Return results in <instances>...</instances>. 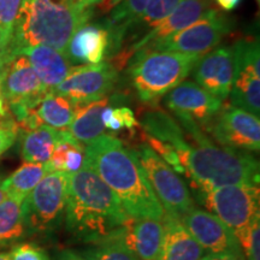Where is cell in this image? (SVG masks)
I'll return each instance as SVG.
<instances>
[{
  "label": "cell",
  "instance_id": "13",
  "mask_svg": "<svg viewBox=\"0 0 260 260\" xmlns=\"http://www.w3.org/2000/svg\"><path fill=\"white\" fill-rule=\"evenodd\" d=\"M206 133L225 147L245 152H258L260 148L259 117L230 104L222 106Z\"/></svg>",
  "mask_w": 260,
  "mask_h": 260
},
{
  "label": "cell",
  "instance_id": "39",
  "mask_svg": "<svg viewBox=\"0 0 260 260\" xmlns=\"http://www.w3.org/2000/svg\"><path fill=\"white\" fill-rule=\"evenodd\" d=\"M104 0H77V4L82 8H94L95 5H100Z\"/></svg>",
  "mask_w": 260,
  "mask_h": 260
},
{
  "label": "cell",
  "instance_id": "40",
  "mask_svg": "<svg viewBox=\"0 0 260 260\" xmlns=\"http://www.w3.org/2000/svg\"><path fill=\"white\" fill-rule=\"evenodd\" d=\"M12 58H0V86H2V81L3 77H4L6 67H8L9 61ZM0 95H2V93H0Z\"/></svg>",
  "mask_w": 260,
  "mask_h": 260
},
{
  "label": "cell",
  "instance_id": "14",
  "mask_svg": "<svg viewBox=\"0 0 260 260\" xmlns=\"http://www.w3.org/2000/svg\"><path fill=\"white\" fill-rule=\"evenodd\" d=\"M180 219L204 251L246 260L233 230L214 214L194 207Z\"/></svg>",
  "mask_w": 260,
  "mask_h": 260
},
{
  "label": "cell",
  "instance_id": "5",
  "mask_svg": "<svg viewBox=\"0 0 260 260\" xmlns=\"http://www.w3.org/2000/svg\"><path fill=\"white\" fill-rule=\"evenodd\" d=\"M200 57L165 51L134 54L128 63L129 74L140 100L155 103L167 95L187 79Z\"/></svg>",
  "mask_w": 260,
  "mask_h": 260
},
{
  "label": "cell",
  "instance_id": "34",
  "mask_svg": "<svg viewBox=\"0 0 260 260\" xmlns=\"http://www.w3.org/2000/svg\"><path fill=\"white\" fill-rule=\"evenodd\" d=\"M18 134V125L9 115L0 117V155L4 154L15 144Z\"/></svg>",
  "mask_w": 260,
  "mask_h": 260
},
{
  "label": "cell",
  "instance_id": "6",
  "mask_svg": "<svg viewBox=\"0 0 260 260\" xmlns=\"http://www.w3.org/2000/svg\"><path fill=\"white\" fill-rule=\"evenodd\" d=\"M69 174L50 171L22 203L25 232L52 233L64 220Z\"/></svg>",
  "mask_w": 260,
  "mask_h": 260
},
{
  "label": "cell",
  "instance_id": "26",
  "mask_svg": "<svg viewBox=\"0 0 260 260\" xmlns=\"http://www.w3.org/2000/svg\"><path fill=\"white\" fill-rule=\"evenodd\" d=\"M230 105L256 117L260 115V76L248 71H239L230 90Z\"/></svg>",
  "mask_w": 260,
  "mask_h": 260
},
{
  "label": "cell",
  "instance_id": "2",
  "mask_svg": "<svg viewBox=\"0 0 260 260\" xmlns=\"http://www.w3.org/2000/svg\"><path fill=\"white\" fill-rule=\"evenodd\" d=\"M130 218L117 195L84 162L69 174L64 222L74 240L94 245L116 239Z\"/></svg>",
  "mask_w": 260,
  "mask_h": 260
},
{
  "label": "cell",
  "instance_id": "1",
  "mask_svg": "<svg viewBox=\"0 0 260 260\" xmlns=\"http://www.w3.org/2000/svg\"><path fill=\"white\" fill-rule=\"evenodd\" d=\"M84 164L117 195L132 218L160 220V203L152 190L134 149L115 135L103 134L84 146Z\"/></svg>",
  "mask_w": 260,
  "mask_h": 260
},
{
  "label": "cell",
  "instance_id": "44",
  "mask_svg": "<svg viewBox=\"0 0 260 260\" xmlns=\"http://www.w3.org/2000/svg\"><path fill=\"white\" fill-rule=\"evenodd\" d=\"M0 260H11L8 253H0Z\"/></svg>",
  "mask_w": 260,
  "mask_h": 260
},
{
  "label": "cell",
  "instance_id": "42",
  "mask_svg": "<svg viewBox=\"0 0 260 260\" xmlns=\"http://www.w3.org/2000/svg\"><path fill=\"white\" fill-rule=\"evenodd\" d=\"M8 115V106H6L4 98L0 95V117Z\"/></svg>",
  "mask_w": 260,
  "mask_h": 260
},
{
  "label": "cell",
  "instance_id": "28",
  "mask_svg": "<svg viewBox=\"0 0 260 260\" xmlns=\"http://www.w3.org/2000/svg\"><path fill=\"white\" fill-rule=\"evenodd\" d=\"M178 3H180V0H149L145 11L142 12V15L140 16L134 23L130 25L128 30H126L124 41L129 35L130 38H134L135 41L138 40V38H140V35H141L142 32L146 34V32L151 30L152 28H154L155 25L160 23L162 19L167 17L172 10L176 8ZM144 35H142V37H144ZM134 42H132V44H134ZM123 44H124V42H123Z\"/></svg>",
  "mask_w": 260,
  "mask_h": 260
},
{
  "label": "cell",
  "instance_id": "17",
  "mask_svg": "<svg viewBox=\"0 0 260 260\" xmlns=\"http://www.w3.org/2000/svg\"><path fill=\"white\" fill-rule=\"evenodd\" d=\"M110 34L102 23H86L70 39L68 59L73 65L99 64L109 56Z\"/></svg>",
  "mask_w": 260,
  "mask_h": 260
},
{
  "label": "cell",
  "instance_id": "20",
  "mask_svg": "<svg viewBox=\"0 0 260 260\" xmlns=\"http://www.w3.org/2000/svg\"><path fill=\"white\" fill-rule=\"evenodd\" d=\"M123 100V94H113L112 96H104L95 102L76 105L75 117L68 130L83 146L88 145L105 132L102 121L104 110L110 105H118Z\"/></svg>",
  "mask_w": 260,
  "mask_h": 260
},
{
  "label": "cell",
  "instance_id": "25",
  "mask_svg": "<svg viewBox=\"0 0 260 260\" xmlns=\"http://www.w3.org/2000/svg\"><path fill=\"white\" fill-rule=\"evenodd\" d=\"M76 105L69 99L54 92H47L35 107L41 125L54 129H68L73 122Z\"/></svg>",
  "mask_w": 260,
  "mask_h": 260
},
{
  "label": "cell",
  "instance_id": "4",
  "mask_svg": "<svg viewBox=\"0 0 260 260\" xmlns=\"http://www.w3.org/2000/svg\"><path fill=\"white\" fill-rule=\"evenodd\" d=\"M93 8L64 0H22L9 53L12 58L25 48L47 46L67 51L70 39L93 17Z\"/></svg>",
  "mask_w": 260,
  "mask_h": 260
},
{
  "label": "cell",
  "instance_id": "10",
  "mask_svg": "<svg viewBox=\"0 0 260 260\" xmlns=\"http://www.w3.org/2000/svg\"><path fill=\"white\" fill-rule=\"evenodd\" d=\"M118 81V70L107 61L99 64L74 65L69 74L51 92L69 99L75 105H81L107 96Z\"/></svg>",
  "mask_w": 260,
  "mask_h": 260
},
{
  "label": "cell",
  "instance_id": "19",
  "mask_svg": "<svg viewBox=\"0 0 260 260\" xmlns=\"http://www.w3.org/2000/svg\"><path fill=\"white\" fill-rule=\"evenodd\" d=\"M161 224L164 233L157 260H200L205 255L178 217L164 212Z\"/></svg>",
  "mask_w": 260,
  "mask_h": 260
},
{
  "label": "cell",
  "instance_id": "41",
  "mask_svg": "<svg viewBox=\"0 0 260 260\" xmlns=\"http://www.w3.org/2000/svg\"><path fill=\"white\" fill-rule=\"evenodd\" d=\"M0 58H12L9 54V47L3 40L2 35H0Z\"/></svg>",
  "mask_w": 260,
  "mask_h": 260
},
{
  "label": "cell",
  "instance_id": "16",
  "mask_svg": "<svg viewBox=\"0 0 260 260\" xmlns=\"http://www.w3.org/2000/svg\"><path fill=\"white\" fill-rule=\"evenodd\" d=\"M0 93L9 105H12L17 103L40 102L47 90L42 86L28 58L18 54L6 67Z\"/></svg>",
  "mask_w": 260,
  "mask_h": 260
},
{
  "label": "cell",
  "instance_id": "22",
  "mask_svg": "<svg viewBox=\"0 0 260 260\" xmlns=\"http://www.w3.org/2000/svg\"><path fill=\"white\" fill-rule=\"evenodd\" d=\"M149 0H122L111 10L110 16L103 21V25L110 34V51L107 58H111L121 50L130 25L145 11Z\"/></svg>",
  "mask_w": 260,
  "mask_h": 260
},
{
  "label": "cell",
  "instance_id": "35",
  "mask_svg": "<svg viewBox=\"0 0 260 260\" xmlns=\"http://www.w3.org/2000/svg\"><path fill=\"white\" fill-rule=\"evenodd\" d=\"M241 2L242 0H214L216 5L218 6L222 11H225V12H229V11H233V10H235L237 6L240 5V3Z\"/></svg>",
  "mask_w": 260,
  "mask_h": 260
},
{
  "label": "cell",
  "instance_id": "37",
  "mask_svg": "<svg viewBox=\"0 0 260 260\" xmlns=\"http://www.w3.org/2000/svg\"><path fill=\"white\" fill-rule=\"evenodd\" d=\"M200 260H239L234 256L226 255V254H212V253H209V254L204 255Z\"/></svg>",
  "mask_w": 260,
  "mask_h": 260
},
{
  "label": "cell",
  "instance_id": "31",
  "mask_svg": "<svg viewBox=\"0 0 260 260\" xmlns=\"http://www.w3.org/2000/svg\"><path fill=\"white\" fill-rule=\"evenodd\" d=\"M234 235L246 260H260V213Z\"/></svg>",
  "mask_w": 260,
  "mask_h": 260
},
{
  "label": "cell",
  "instance_id": "9",
  "mask_svg": "<svg viewBox=\"0 0 260 260\" xmlns=\"http://www.w3.org/2000/svg\"><path fill=\"white\" fill-rule=\"evenodd\" d=\"M233 19L214 9L189 27L175 32L164 40L147 45L136 53L165 51L203 56L218 46L223 39L233 31Z\"/></svg>",
  "mask_w": 260,
  "mask_h": 260
},
{
  "label": "cell",
  "instance_id": "11",
  "mask_svg": "<svg viewBox=\"0 0 260 260\" xmlns=\"http://www.w3.org/2000/svg\"><path fill=\"white\" fill-rule=\"evenodd\" d=\"M213 10V0H182L160 23L146 32L144 37L140 38L134 44L121 48L115 56L110 58L109 61L115 65L118 71L122 70L128 65L132 57L142 47L164 40L175 32L189 27Z\"/></svg>",
  "mask_w": 260,
  "mask_h": 260
},
{
  "label": "cell",
  "instance_id": "8",
  "mask_svg": "<svg viewBox=\"0 0 260 260\" xmlns=\"http://www.w3.org/2000/svg\"><path fill=\"white\" fill-rule=\"evenodd\" d=\"M134 151L165 213L181 218L194 209L195 201L189 188L174 169L144 142Z\"/></svg>",
  "mask_w": 260,
  "mask_h": 260
},
{
  "label": "cell",
  "instance_id": "7",
  "mask_svg": "<svg viewBox=\"0 0 260 260\" xmlns=\"http://www.w3.org/2000/svg\"><path fill=\"white\" fill-rule=\"evenodd\" d=\"M193 199L203 205L226 226L237 232L259 214V184H229L210 189H193Z\"/></svg>",
  "mask_w": 260,
  "mask_h": 260
},
{
  "label": "cell",
  "instance_id": "36",
  "mask_svg": "<svg viewBox=\"0 0 260 260\" xmlns=\"http://www.w3.org/2000/svg\"><path fill=\"white\" fill-rule=\"evenodd\" d=\"M57 260H87L80 252L73 251V249H65L60 252Z\"/></svg>",
  "mask_w": 260,
  "mask_h": 260
},
{
  "label": "cell",
  "instance_id": "15",
  "mask_svg": "<svg viewBox=\"0 0 260 260\" xmlns=\"http://www.w3.org/2000/svg\"><path fill=\"white\" fill-rule=\"evenodd\" d=\"M190 74L198 86L224 102L229 96L235 79L233 47L214 48L203 54L195 63Z\"/></svg>",
  "mask_w": 260,
  "mask_h": 260
},
{
  "label": "cell",
  "instance_id": "12",
  "mask_svg": "<svg viewBox=\"0 0 260 260\" xmlns=\"http://www.w3.org/2000/svg\"><path fill=\"white\" fill-rule=\"evenodd\" d=\"M164 105L177 121L198 125L204 133L216 118L223 102L191 81H183L164 95Z\"/></svg>",
  "mask_w": 260,
  "mask_h": 260
},
{
  "label": "cell",
  "instance_id": "3",
  "mask_svg": "<svg viewBox=\"0 0 260 260\" xmlns=\"http://www.w3.org/2000/svg\"><path fill=\"white\" fill-rule=\"evenodd\" d=\"M180 125L186 139L174 148L193 189L259 184V161L254 155L213 142L206 133L191 123Z\"/></svg>",
  "mask_w": 260,
  "mask_h": 260
},
{
  "label": "cell",
  "instance_id": "38",
  "mask_svg": "<svg viewBox=\"0 0 260 260\" xmlns=\"http://www.w3.org/2000/svg\"><path fill=\"white\" fill-rule=\"evenodd\" d=\"M122 0H104V2L100 4V9H102L103 12H109L115 8L117 4H119Z\"/></svg>",
  "mask_w": 260,
  "mask_h": 260
},
{
  "label": "cell",
  "instance_id": "27",
  "mask_svg": "<svg viewBox=\"0 0 260 260\" xmlns=\"http://www.w3.org/2000/svg\"><path fill=\"white\" fill-rule=\"evenodd\" d=\"M24 233L22 203L6 198L3 203H0V246L17 241L24 235Z\"/></svg>",
  "mask_w": 260,
  "mask_h": 260
},
{
  "label": "cell",
  "instance_id": "29",
  "mask_svg": "<svg viewBox=\"0 0 260 260\" xmlns=\"http://www.w3.org/2000/svg\"><path fill=\"white\" fill-rule=\"evenodd\" d=\"M87 260H139L118 239H109L94 245H88L80 251Z\"/></svg>",
  "mask_w": 260,
  "mask_h": 260
},
{
  "label": "cell",
  "instance_id": "21",
  "mask_svg": "<svg viewBox=\"0 0 260 260\" xmlns=\"http://www.w3.org/2000/svg\"><path fill=\"white\" fill-rule=\"evenodd\" d=\"M21 54L30 61L32 69L47 92L56 88L74 67L68 59L67 54L52 47L32 46L25 48Z\"/></svg>",
  "mask_w": 260,
  "mask_h": 260
},
{
  "label": "cell",
  "instance_id": "32",
  "mask_svg": "<svg viewBox=\"0 0 260 260\" xmlns=\"http://www.w3.org/2000/svg\"><path fill=\"white\" fill-rule=\"evenodd\" d=\"M21 3L22 0H0V35L9 48Z\"/></svg>",
  "mask_w": 260,
  "mask_h": 260
},
{
  "label": "cell",
  "instance_id": "45",
  "mask_svg": "<svg viewBox=\"0 0 260 260\" xmlns=\"http://www.w3.org/2000/svg\"><path fill=\"white\" fill-rule=\"evenodd\" d=\"M64 2H67V3H70V4H74V3H76L77 0H64Z\"/></svg>",
  "mask_w": 260,
  "mask_h": 260
},
{
  "label": "cell",
  "instance_id": "23",
  "mask_svg": "<svg viewBox=\"0 0 260 260\" xmlns=\"http://www.w3.org/2000/svg\"><path fill=\"white\" fill-rule=\"evenodd\" d=\"M67 129H54L41 125L34 130L24 132L21 141V154L24 161H48L58 142L64 138Z\"/></svg>",
  "mask_w": 260,
  "mask_h": 260
},
{
  "label": "cell",
  "instance_id": "33",
  "mask_svg": "<svg viewBox=\"0 0 260 260\" xmlns=\"http://www.w3.org/2000/svg\"><path fill=\"white\" fill-rule=\"evenodd\" d=\"M8 254L11 260H51L47 252L34 243H19Z\"/></svg>",
  "mask_w": 260,
  "mask_h": 260
},
{
  "label": "cell",
  "instance_id": "30",
  "mask_svg": "<svg viewBox=\"0 0 260 260\" xmlns=\"http://www.w3.org/2000/svg\"><path fill=\"white\" fill-rule=\"evenodd\" d=\"M102 121L105 129H109L113 134L122 132V130H129V132L135 133L140 128L135 113L128 106H107L103 111Z\"/></svg>",
  "mask_w": 260,
  "mask_h": 260
},
{
  "label": "cell",
  "instance_id": "24",
  "mask_svg": "<svg viewBox=\"0 0 260 260\" xmlns=\"http://www.w3.org/2000/svg\"><path fill=\"white\" fill-rule=\"evenodd\" d=\"M50 172L47 164L25 161L14 174L2 181V189L6 198L23 203L27 195L37 187L45 175Z\"/></svg>",
  "mask_w": 260,
  "mask_h": 260
},
{
  "label": "cell",
  "instance_id": "43",
  "mask_svg": "<svg viewBox=\"0 0 260 260\" xmlns=\"http://www.w3.org/2000/svg\"><path fill=\"white\" fill-rule=\"evenodd\" d=\"M6 199V194L4 193V190L2 189V180H0V203H3Z\"/></svg>",
  "mask_w": 260,
  "mask_h": 260
},
{
  "label": "cell",
  "instance_id": "18",
  "mask_svg": "<svg viewBox=\"0 0 260 260\" xmlns=\"http://www.w3.org/2000/svg\"><path fill=\"white\" fill-rule=\"evenodd\" d=\"M160 220L149 218H130L116 239L124 243L139 260H157L162 240Z\"/></svg>",
  "mask_w": 260,
  "mask_h": 260
}]
</instances>
